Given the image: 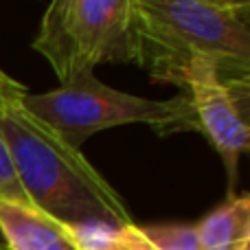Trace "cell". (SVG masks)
<instances>
[{"mask_svg":"<svg viewBox=\"0 0 250 250\" xmlns=\"http://www.w3.org/2000/svg\"><path fill=\"white\" fill-rule=\"evenodd\" d=\"M24 95L26 88L0 101V132L29 202L75 229L132 224V213L114 187L82 149L62 141L22 105Z\"/></svg>","mask_w":250,"mask_h":250,"instance_id":"6da1fadb","label":"cell"},{"mask_svg":"<svg viewBox=\"0 0 250 250\" xmlns=\"http://www.w3.org/2000/svg\"><path fill=\"white\" fill-rule=\"evenodd\" d=\"M129 48L154 82L178 88L193 57H211L230 77L250 70V29L235 2L132 0Z\"/></svg>","mask_w":250,"mask_h":250,"instance_id":"7a4b0ae2","label":"cell"},{"mask_svg":"<svg viewBox=\"0 0 250 250\" xmlns=\"http://www.w3.org/2000/svg\"><path fill=\"white\" fill-rule=\"evenodd\" d=\"M22 105L75 149H82L92 134L127 123H145L160 136L198 129V117L187 90L167 101L143 99L105 86L95 73H86L51 92H26Z\"/></svg>","mask_w":250,"mask_h":250,"instance_id":"3957f363","label":"cell"},{"mask_svg":"<svg viewBox=\"0 0 250 250\" xmlns=\"http://www.w3.org/2000/svg\"><path fill=\"white\" fill-rule=\"evenodd\" d=\"M132 0H55L46 7L33 48L53 66L60 86L101 62H132Z\"/></svg>","mask_w":250,"mask_h":250,"instance_id":"277c9868","label":"cell"},{"mask_svg":"<svg viewBox=\"0 0 250 250\" xmlns=\"http://www.w3.org/2000/svg\"><path fill=\"white\" fill-rule=\"evenodd\" d=\"M182 90L189 92L198 129L211 141L229 173V189H235L239 176V158L250 151V129L239 119L226 86L220 64L211 57H193L182 73Z\"/></svg>","mask_w":250,"mask_h":250,"instance_id":"5b68a950","label":"cell"},{"mask_svg":"<svg viewBox=\"0 0 250 250\" xmlns=\"http://www.w3.org/2000/svg\"><path fill=\"white\" fill-rule=\"evenodd\" d=\"M0 235L7 250H82L73 226L24 202L0 200Z\"/></svg>","mask_w":250,"mask_h":250,"instance_id":"8992f818","label":"cell"},{"mask_svg":"<svg viewBox=\"0 0 250 250\" xmlns=\"http://www.w3.org/2000/svg\"><path fill=\"white\" fill-rule=\"evenodd\" d=\"M250 229V195H230L195 224L200 250H242Z\"/></svg>","mask_w":250,"mask_h":250,"instance_id":"52a82bcc","label":"cell"},{"mask_svg":"<svg viewBox=\"0 0 250 250\" xmlns=\"http://www.w3.org/2000/svg\"><path fill=\"white\" fill-rule=\"evenodd\" d=\"M123 250H200L195 224H127L112 233Z\"/></svg>","mask_w":250,"mask_h":250,"instance_id":"ba28073f","label":"cell"},{"mask_svg":"<svg viewBox=\"0 0 250 250\" xmlns=\"http://www.w3.org/2000/svg\"><path fill=\"white\" fill-rule=\"evenodd\" d=\"M0 200L31 204L26 193L20 187V180H18L16 167H13V160H11V154H9V147L2 132H0Z\"/></svg>","mask_w":250,"mask_h":250,"instance_id":"9c48e42d","label":"cell"},{"mask_svg":"<svg viewBox=\"0 0 250 250\" xmlns=\"http://www.w3.org/2000/svg\"><path fill=\"white\" fill-rule=\"evenodd\" d=\"M222 82H224L226 92H229L239 119L250 129V70H244V73L235 75L230 79H222Z\"/></svg>","mask_w":250,"mask_h":250,"instance_id":"30bf717a","label":"cell"},{"mask_svg":"<svg viewBox=\"0 0 250 250\" xmlns=\"http://www.w3.org/2000/svg\"><path fill=\"white\" fill-rule=\"evenodd\" d=\"M20 90H24V86L18 83L16 79L9 77V75L0 68V101L7 99V97H11V95H16V92H20Z\"/></svg>","mask_w":250,"mask_h":250,"instance_id":"8fae6325","label":"cell"},{"mask_svg":"<svg viewBox=\"0 0 250 250\" xmlns=\"http://www.w3.org/2000/svg\"><path fill=\"white\" fill-rule=\"evenodd\" d=\"M235 11L244 20V24L250 29V2H235Z\"/></svg>","mask_w":250,"mask_h":250,"instance_id":"7c38bea8","label":"cell"},{"mask_svg":"<svg viewBox=\"0 0 250 250\" xmlns=\"http://www.w3.org/2000/svg\"><path fill=\"white\" fill-rule=\"evenodd\" d=\"M242 250H250V229H248V235H246V242H244V248Z\"/></svg>","mask_w":250,"mask_h":250,"instance_id":"4fadbf2b","label":"cell"},{"mask_svg":"<svg viewBox=\"0 0 250 250\" xmlns=\"http://www.w3.org/2000/svg\"><path fill=\"white\" fill-rule=\"evenodd\" d=\"M99 250H123V248L114 246V244H112V242H110V246H105V248H99Z\"/></svg>","mask_w":250,"mask_h":250,"instance_id":"5bb4252c","label":"cell"},{"mask_svg":"<svg viewBox=\"0 0 250 250\" xmlns=\"http://www.w3.org/2000/svg\"><path fill=\"white\" fill-rule=\"evenodd\" d=\"M0 250H7V248H4V246H2V244H0Z\"/></svg>","mask_w":250,"mask_h":250,"instance_id":"9a60e30c","label":"cell"}]
</instances>
